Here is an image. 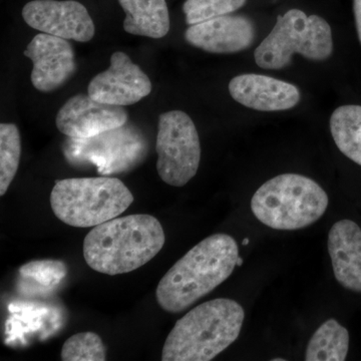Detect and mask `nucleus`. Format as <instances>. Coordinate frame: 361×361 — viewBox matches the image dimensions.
<instances>
[{
    "instance_id": "f8f14e48",
    "label": "nucleus",
    "mask_w": 361,
    "mask_h": 361,
    "mask_svg": "<svg viewBox=\"0 0 361 361\" xmlns=\"http://www.w3.org/2000/svg\"><path fill=\"white\" fill-rule=\"evenodd\" d=\"M25 56L32 61L30 78L39 92L59 89L77 70L75 51L68 40L47 33L35 35Z\"/></svg>"
},
{
    "instance_id": "4be33fe9",
    "label": "nucleus",
    "mask_w": 361,
    "mask_h": 361,
    "mask_svg": "<svg viewBox=\"0 0 361 361\" xmlns=\"http://www.w3.org/2000/svg\"><path fill=\"white\" fill-rule=\"evenodd\" d=\"M20 273L23 276L35 278L45 286L58 284L66 274V265L61 261H33L21 266Z\"/></svg>"
},
{
    "instance_id": "b1692460",
    "label": "nucleus",
    "mask_w": 361,
    "mask_h": 361,
    "mask_svg": "<svg viewBox=\"0 0 361 361\" xmlns=\"http://www.w3.org/2000/svg\"><path fill=\"white\" fill-rule=\"evenodd\" d=\"M242 264H243V259H242L241 257H239L238 258V260H237V266H242Z\"/></svg>"
},
{
    "instance_id": "0eeeda50",
    "label": "nucleus",
    "mask_w": 361,
    "mask_h": 361,
    "mask_svg": "<svg viewBox=\"0 0 361 361\" xmlns=\"http://www.w3.org/2000/svg\"><path fill=\"white\" fill-rule=\"evenodd\" d=\"M157 171L166 184L183 187L193 179L201 161L198 130L184 111H171L159 118Z\"/></svg>"
},
{
    "instance_id": "9b49d317",
    "label": "nucleus",
    "mask_w": 361,
    "mask_h": 361,
    "mask_svg": "<svg viewBox=\"0 0 361 361\" xmlns=\"http://www.w3.org/2000/svg\"><path fill=\"white\" fill-rule=\"evenodd\" d=\"M128 113L123 106L104 104L90 94H77L59 111L56 127L71 139H89L126 125Z\"/></svg>"
},
{
    "instance_id": "2eb2a0df",
    "label": "nucleus",
    "mask_w": 361,
    "mask_h": 361,
    "mask_svg": "<svg viewBox=\"0 0 361 361\" xmlns=\"http://www.w3.org/2000/svg\"><path fill=\"white\" fill-rule=\"evenodd\" d=\"M327 247L337 282L349 291L361 293V228L351 220L332 226Z\"/></svg>"
},
{
    "instance_id": "423d86ee",
    "label": "nucleus",
    "mask_w": 361,
    "mask_h": 361,
    "mask_svg": "<svg viewBox=\"0 0 361 361\" xmlns=\"http://www.w3.org/2000/svg\"><path fill=\"white\" fill-rule=\"evenodd\" d=\"M334 51L331 27L324 18L290 9L277 18L274 27L260 44L254 59L264 70H281L299 54L312 61H325Z\"/></svg>"
},
{
    "instance_id": "5701e85b",
    "label": "nucleus",
    "mask_w": 361,
    "mask_h": 361,
    "mask_svg": "<svg viewBox=\"0 0 361 361\" xmlns=\"http://www.w3.org/2000/svg\"><path fill=\"white\" fill-rule=\"evenodd\" d=\"M353 13H355L356 30L361 44V0H353Z\"/></svg>"
},
{
    "instance_id": "6ab92c4d",
    "label": "nucleus",
    "mask_w": 361,
    "mask_h": 361,
    "mask_svg": "<svg viewBox=\"0 0 361 361\" xmlns=\"http://www.w3.org/2000/svg\"><path fill=\"white\" fill-rule=\"evenodd\" d=\"M21 154L20 135L14 123L0 125V195L4 196L18 173Z\"/></svg>"
},
{
    "instance_id": "a878e982",
    "label": "nucleus",
    "mask_w": 361,
    "mask_h": 361,
    "mask_svg": "<svg viewBox=\"0 0 361 361\" xmlns=\"http://www.w3.org/2000/svg\"><path fill=\"white\" fill-rule=\"evenodd\" d=\"M272 361H285L284 358H274Z\"/></svg>"
},
{
    "instance_id": "f03ea898",
    "label": "nucleus",
    "mask_w": 361,
    "mask_h": 361,
    "mask_svg": "<svg viewBox=\"0 0 361 361\" xmlns=\"http://www.w3.org/2000/svg\"><path fill=\"white\" fill-rule=\"evenodd\" d=\"M165 242L160 221L148 214H134L92 228L85 238L84 258L92 270L115 276L146 265Z\"/></svg>"
},
{
    "instance_id": "a211bd4d",
    "label": "nucleus",
    "mask_w": 361,
    "mask_h": 361,
    "mask_svg": "<svg viewBox=\"0 0 361 361\" xmlns=\"http://www.w3.org/2000/svg\"><path fill=\"white\" fill-rule=\"evenodd\" d=\"M349 349V334L336 319H329L316 330L306 348V361H343Z\"/></svg>"
},
{
    "instance_id": "7ed1b4c3",
    "label": "nucleus",
    "mask_w": 361,
    "mask_h": 361,
    "mask_svg": "<svg viewBox=\"0 0 361 361\" xmlns=\"http://www.w3.org/2000/svg\"><path fill=\"white\" fill-rule=\"evenodd\" d=\"M244 319L243 307L232 299L202 303L176 322L164 344L161 360H212L236 341Z\"/></svg>"
},
{
    "instance_id": "6e6552de",
    "label": "nucleus",
    "mask_w": 361,
    "mask_h": 361,
    "mask_svg": "<svg viewBox=\"0 0 361 361\" xmlns=\"http://www.w3.org/2000/svg\"><path fill=\"white\" fill-rule=\"evenodd\" d=\"M63 151L71 164H92L99 173L108 175L123 172L139 163L146 146L137 130L123 125L89 139L68 137Z\"/></svg>"
},
{
    "instance_id": "ddd939ff",
    "label": "nucleus",
    "mask_w": 361,
    "mask_h": 361,
    "mask_svg": "<svg viewBox=\"0 0 361 361\" xmlns=\"http://www.w3.org/2000/svg\"><path fill=\"white\" fill-rule=\"evenodd\" d=\"M185 39L188 44L211 54H235L251 47L255 27L246 16L228 14L190 25Z\"/></svg>"
},
{
    "instance_id": "393cba45",
    "label": "nucleus",
    "mask_w": 361,
    "mask_h": 361,
    "mask_svg": "<svg viewBox=\"0 0 361 361\" xmlns=\"http://www.w3.org/2000/svg\"><path fill=\"white\" fill-rule=\"evenodd\" d=\"M242 244H243V245H248L249 244V239H244L243 240V242H242Z\"/></svg>"
},
{
    "instance_id": "9d476101",
    "label": "nucleus",
    "mask_w": 361,
    "mask_h": 361,
    "mask_svg": "<svg viewBox=\"0 0 361 361\" xmlns=\"http://www.w3.org/2000/svg\"><path fill=\"white\" fill-rule=\"evenodd\" d=\"M151 92L148 75L122 51L111 54L110 68L92 78L87 87L92 99L120 106L137 104Z\"/></svg>"
},
{
    "instance_id": "4468645a",
    "label": "nucleus",
    "mask_w": 361,
    "mask_h": 361,
    "mask_svg": "<svg viewBox=\"0 0 361 361\" xmlns=\"http://www.w3.org/2000/svg\"><path fill=\"white\" fill-rule=\"evenodd\" d=\"M229 92L237 103L260 111L290 110L301 99L295 85L258 73H244L233 78Z\"/></svg>"
},
{
    "instance_id": "aec40b11",
    "label": "nucleus",
    "mask_w": 361,
    "mask_h": 361,
    "mask_svg": "<svg viewBox=\"0 0 361 361\" xmlns=\"http://www.w3.org/2000/svg\"><path fill=\"white\" fill-rule=\"evenodd\" d=\"M61 357L63 361H104L106 351L97 334L80 332L63 343Z\"/></svg>"
},
{
    "instance_id": "f3484780",
    "label": "nucleus",
    "mask_w": 361,
    "mask_h": 361,
    "mask_svg": "<svg viewBox=\"0 0 361 361\" xmlns=\"http://www.w3.org/2000/svg\"><path fill=\"white\" fill-rule=\"evenodd\" d=\"M330 132L339 151L361 166V106L337 108L330 118Z\"/></svg>"
},
{
    "instance_id": "412c9836",
    "label": "nucleus",
    "mask_w": 361,
    "mask_h": 361,
    "mask_svg": "<svg viewBox=\"0 0 361 361\" xmlns=\"http://www.w3.org/2000/svg\"><path fill=\"white\" fill-rule=\"evenodd\" d=\"M247 0H186L183 11L188 25L228 16L245 6Z\"/></svg>"
},
{
    "instance_id": "dca6fc26",
    "label": "nucleus",
    "mask_w": 361,
    "mask_h": 361,
    "mask_svg": "<svg viewBox=\"0 0 361 361\" xmlns=\"http://www.w3.org/2000/svg\"><path fill=\"white\" fill-rule=\"evenodd\" d=\"M126 18L128 33L151 39H161L170 30V14L166 0H118Z\"/></svg>"
},
{
    "instance_id": "39448f33",
    "label": "nucleus",
    "mask_w": 361,
    "mask_h": 361,
    "mask_svg": "<svg viewBox=\"0 0 361 361\" xmlns=\"http://www.w3.org/2000/svg\"><path fill=\"white\" fill-rule=\"evenodd\" d=\"M133 202L134 196L122 180L110 177L58 180L51 194L52 212L75 228L96 227L115 219Z\"/></svg>"
},
{
    "instance_id": "1a4fd4ad",
    "label": "nucleus",
    "mask_w": 361,
    "mask_h": 361,
    "mask_svg": "<svg viewBox=\"0 0 361 361\" xmlns=\"http://www.w3.org/2000/svg\"><path fill=\"white\" fill-rule=\"evenodd\" d=\"M23 18L30 27L68 40L87 42L96 32L89 11L75 0H32L23 7Z\"/></svg>"
},
{
    "instance_id": "20e7f679",
    "label": "nucleus",
    "mask_w": 361,
    "mask_h": 361,
    "mask_svg": "<svg viewBox=\"0 0 361 361\" xmlns=\"http://www.w3.org/2000/svg\"><path fill=\"white\" fill-rule=\"evenodd\" d=\"M329 196L314 180L299 174H282L268 180L251 200V210L262 224L275 230L302 229L320 219Z\"/></svg>"
},
{
    "instance_id": "f257e3e1",
    "label": "nucleus",
    "mask_w": 361,
    "mask_h": 361,
    "mask_svg": "<svg viewBox=\"0 0 361 361\" xmlns=\"http://www.w3.org/2000/svg\"><path fill=\"white\" fill-rule=\"evenodd\" d=\"M239 257L238 244L230 235L207 237L164 275L157 286V302L169 313L188 310L231 276Z\"/></svg>"
}]
</instances>
